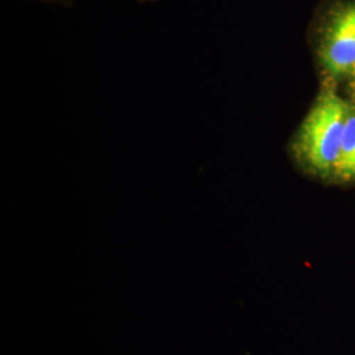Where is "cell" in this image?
Segmentation results:
<instances>
[{"instance_id": "obj_1", "label": "cell", "mask_w": 355, "mask_h": 355, "mask_svg": "<svg viewBox=\"0 0 355 355\" xmlns=\"http://www.w3.org/2000/svg\"><path fill=\"white\" fill-rule=\"evenodd\" d=\"M349 105L334 91L318 96L292 142L297 162L318 175H333Z\"/></svg>"}, {"instance_id": "obj_2", "label": "cell", "mask_w": 355, "mask_h": 355, "mask_svg": "<svg viewBox=\"0 0 355 355\" xmlns=\"http://www.w3.org/2000/svg\"><path fill=\"white\" fill-rule=\"evenodd\" d=\"M320 60L331 78L354 73L355 0L331 17L320 48Z\"/></svg>"}, {"instance_id": "obj_3", "label": "cell", "mask_w": 355, "mask_h": 355, "mask_svg": "<svg viewBox=\"0 0 355 355\" xmlns=\"http://www.w3.org/2000/svg\"><path fill=\"white\" fill-rule=\"evenodd\" d=\"M333 175L343 182L355 180V110L352 107L347 108L343 144Z\"/></svg>"}, {"instance_id": "obj_5", "label": "cell", "mask_w": 355, "mask_h": 355, "mask_svg": "<svg viewBox=\"0 0 355 355\" xmlns=\"http://www.w3.org/2000/svg\"><path fill=\"white\" fill-rule=\"evenodd\" d=\"M144 1H146V0H144Z\"/></svg>"}, {"instance_id": "obj_4", "label": "cell", "mask_w": 355, "mask_h": 355, "mask_svg": "<svg viewBox=\"0 0 355 355\" xmlns=\"http://www.w3.org/2000/svg\"><path fill=\"white\" fill-rule=\"evenodd\" d=\"M349 89H350L352 98H353V101L355 102V71L352 74V80H350V86H349Z\"/></svg>"}]
</instances>
